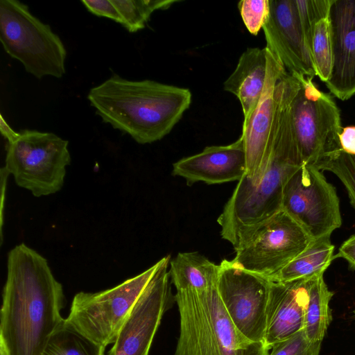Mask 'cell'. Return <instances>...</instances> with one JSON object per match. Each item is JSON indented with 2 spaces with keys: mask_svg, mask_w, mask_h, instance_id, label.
Segmentation results:
<instances>
[{
  "mask_svg": "<svg viewBox=\"0 0 355 355\" xmlns=\"http://www.w3.org/2000/svg\"><path fill=\"white\" fill-rule=\"evenodd\" d=\"M0 312V344L7 355H42L64 321L62 284L46 259L24 243L8 254Z\"/></svg>",
  "mask_w": 355,
  "mask_h": 355,
  "instance_id": "6da1fadb",
  "label": "cell"
},
{
  "mask_svg": "<svg viewBox=\"0 0 355 355\" xmlns=\"http://www.w3.org/2000/svg\"><path fill=\"white\" fill-rule=\"evenodd\" d=\"M298 81L282 76L275 87V119L270 153L266 166L254 180L244 175L217 219L223 239L236 248L259 224L282 209L284 187L304 164L291 115Z\"/></svg>",
  "mask_w": 355,
  "mask_h": 355,
  "instance_id": "7a4b0ae2",
  "label": "cell"
},
{
  "mask_svg": "<svg viewBox=\"0 0 355 355\" xmlns=\"http://www.w3.org/2000/svg\"><path fill=\"white\" fill-rule=\"evenodd\" d=\"M189 89L114 74L92 88L87 99L102 121L141 144L168 135L191 103Z\"/></svg>",
  "mask_w": 355,
  "mask_h": 355,
  "instance_id": "3957f363",
  "label": "cell"
},
{
  "mask_svg": "<svg viewBox=\"0 0 355 355\" xmlns=\"http://www.w3.org/2000/svg\"><path fill=\"white\" fill-rule=\"evenodd\" d=\"M180 336L174 355H268L263 343L245 337L234 326L217 285L177 291Z\"/></svg>",
  "mask_w": 355,
  "mask_h": 355,
  "instance_id": "277c9868",
  "label": "cell"
},
{
  "mask_svg": "<svg viewBox=\"0 0 355 355\" xmlns=\"http://www.w3.org/2000/svg\"><path fill=\"white\" fill-rule=\"evenodd\" d=\"M0 40L4 51L37 78H61L67 51L59 36L17 0L0 1Z\"/></svg>",
  "mask_w": 355,
  "mask_h": 355,
  "instance_id": "5b68a950",
  "label": "cell"
},
{
  "mask_svg": "<svg viewBox=\"0 0 355 355\" xmlns=\"http://www.w3.org/2000/svg\"><path fill=\"white\" fill-rule=\"evenodd\" d=\"M6 139V164L1 170L12 175L19 187L35 197L61 189L71 162L68 141L52 132L34 130L13 131Z\"/></svg>",
  "mask_w": 355,
  "mask_h": 355,
  "instance_id": "8992f818",
  "label": "cell"
},
{
  "mask_svg": "<svg viewBox=\"0 0 355 355\" xmlns=\"http://www.w3.org/2000/svg\"><path fill=\"white\" fill-rule=\"evenodd\" d=\"M159 266V261L137 276L99 292H79L65 320L94 343L113 344L136 302Z\"/></svg>",
  "mask_w": 355,
  "mask_h": 355,
  "instance_id": "52a82bcc",
  "label": "cell"
},
{
  "mask_svg": "<svg viewBox=\"0 0 355 355\" xmlns=\"http://www.w3.org/2000/svg\"><path fill=\"white\" fill-rule=\"evenodd\" d=\"M295 77L300 83L291 105L292 124L303 164L315 166L325 155L341 148L340 112L333 97L318 89L311 78Z\"/></svg>",
  "mask_w": 355,
  "mask_h": 355,
  "instance_id": "ba28073f",
  "label": "cell"
},
{
  "mask_svg": "<svg viewBox=\"0 0 355 355\" xmlns=\"http://www.w3.org/2000/svg\"><path fill=\"white\" fill-rule=\"evenodd\" d=\"M313 239L282 209L259 224L235 248L232 261L271 280Z\"/></svg>",
  "mask_w": 355,
  "mask_h": 355,
  "instance_id": "9c48e42d",
  "label": "cell"
},
{
  "mask_svg": "<svg viewBox=\"0 0 355 355\" xmlns=\"http://www.w3.org/2000/svg\"><path fill=\"white\" fill-rule=\"evenodd\" d=\"M282 209L313 239L331 236L342 224L336 189L315 166L303 164L290 178L283 191Z\"/></svg>",
  "mask_w": 355,
  "mask_h": 355,
  "instance_id": "30bf717a",
  "label": "cell"
},
{
  "mask_svg": "<svg viewBox=\"0 0 355 355\" xmlns=\"http://www.w3.org/2000/svg\"><path fill=\"white\" fill-rule=\"evenodd\" d=\"M219 267L217 288L233 324L248 339L264 343L271 281L232 260H223Z\"/></svg>",
  "mask_w": 355,
  "mask_h": 355,
  "instance_id": "8fae6325",
  "label": "cell"
},
{
  "mask_svg": "<svg viewBox=\"0 0 355 355\" xmlns=\"http://www.w3.org/2000/svg\"><path fill=\"white\" fill-rule=\"evenodd\" d=\"M170 255L159 266L122 325L106 355H149L155 336L172 295L169 274Z\"/></svg>",
  "mask_w": 355,
  "mask_h": 355,
  "instance_id": "7c38bea8",
  "label": "cell"
},
{
  "mask_svg": "<svg viewBox=\"0 0 355 355\" xmlns=\"http://www.w3.org/2000/svg\"><path fill=\"white\" fill-rule=\"evenodd\" d=\"M270 12L263 26L266 47L280 60L286 71L313 79V34L306 28L297 0H269Z\"/></svg>",
  "mask_w": 355,
  "mask_h": 355,
  "instance_id": "4fadbf2b",
  "label": "cell"
},
{
  "mask_svg": "<svg viewBox=\"0 0 355 355\" xmlns=\"http://www.w3.org/2000/svg\"><path fill=\"white\" fill-rule=\"evenodd\" d=\"M266 49L267 72L263 90L254 110L243 121L241 134L246 157L245 175L250 180L257 177L268 162L275 119V87L286 71L277 56Z\"/></svg>",
  "mask_w": 355,
  "mask_h": 355,
  "instance_id": "5bb4252c",
  "label": "cell"
},
{
  "mask_svg": "<svg viewBox=\"0 0 355 355\" xmlns=\"http://www.w3.org/2000/svg\"><path fill=\"white\" fill-rule=\"evenodd\" d=\"M332 69L324 83L341 101L355 94V0H331L329 11Z\"/></svg>",
  "mask_w": 355,
  "mask_h": 355,
  "instance_id": "9a60e30c",
  "label": "cell"
},
{
  "mask_svg": "<svg viewBox=\"0 0 355 355\" xmlns=\"http://www.w3.org/2000/svg\"><path fill=\"white\" fill-rule=\"evenodd\" d=\"M172 173L190 186L239 181L246 173V157L243 137L225 146H207L199 153L183 157L173 164Z\"/></svg>",
  "mask_w": 355,
  "mask_h": 355,
  "instance_id": "2e32d148",
  "label": "cell"
},
{
  "mask_svg": "<svg viewBox=\"0 0 355 355\" xmlns=\"http://www.w3.org/2000/svg\"><path fill=\"white\" fill-rule=\"evenodd\" d=\"M312 277L271 281L264 337V344L270 350L275 343L304 329Z\"/></svg>",
  "mask_w": 355,
  "mask_h": 355,
  "instance_id": "e0dca14e",
  "label": "cell"
},
{
  "mask_svg": "<svg viewBox=\"0 0 355 355\" xmlns=\"http://www.w3.org/2000/svg\"><path fill=\"white\" fill-rule=\"evenodd\" d=\"M267 72V49L248 48L240 56L232 73L224 82V90L237 97L244 121L254 110L263 90Z\"/></svg>",
  "mask_w": 355,
  "mask_h": 355,
  "instance_id": "ac0fdd59",
  "label": "cell"
},
{
  "mask_svg": "<svg viewBox=\"0 0 355 355\" xmlns=\"http://www.w3.org/2000/svg\"><path fill=\"white\" fill-rule=\"evenodd\" d=\"M219 270V265L197 252H179L169 263L171 281L176 291H201L216 286Z\"/></svg>",
  "mask_w": 355,
  "mask_h": 355,
  "instance_id": "d6986e66",
  "label": "cell"
},
{
  "mask_svg": "<svg viewBox=\"0 0 355 355\" xmlns=\"http://www.w3.org/2000/svg\"><path fill=\"white\" fill-rule=\"evenodd\" d=\"M330 236L313 239L308 247L283 268L270 281L289 282L324 274L334 259Z\"/></svg>",
  "mask_w": 355,
  "mask_h": 355,
  "instance_id": "ffe728a7",
  "label": "cell"
},
{
  "mask_svg": "<svg viewBox=\"0 0 355 355\" xmlns=\"http://www.w3.org/2000/svg\"><path fill=\"white\" fill-rule=\"evenodd\" d=\"M333 295L334 292L329 290L324 281L323 274L312 277L304 327L307 338L312 343L322 342L332 320L329 304Z\"/></svg>",
  "mask_w": 355,
  "mask_h": 355,
  "instance_id": "44dd1931",
  "label": "cell"
},
{
  "mask_svg": "<svg viewBox=\"0 0 355 355\" xmlns=\"http://www.w3.org/2000/svg\"><path fill=\"white\" fill-rule=\"evenodd\" d=\"M105 347L80 334L65 318L49 338L42 355H105Z\"/></svg>",
  "mask_w": 355,
  "mask_h": 355,
  "instance_id": "7402d4cb",
  "label": "cell"
},
{
  "mask_svg": "<svg viewBox=\"0 0 355 355\" xmlns=\"http://www.w3.org/2000/svg\"><path fill=\"white\" fill-rule=\"evenodd\" d=\"M121 17V24L129 32L145 28L151 15L157 10H166L178 0H112Z\"/></svg>",
  "mask_w": 355,
  "mask_h": 355,
  "instance_id": "603a6c76",
  "label": "cell"
},
{
  "mask_svg": "<svg viewBox=\"0 0 355 355\" xmlns=\"http://www.w3.org/2000/svg\"><path fill=\"white\" fill-rule=\"evenodd\" d=\"M320 171L334 173L342 182L355 209V155L341 148L322 157L315 166Z\"/></svg>",
  "mask_w": 355,
  "mask_h": 355,
  "instance_id": "cb8c5ba5",
  "label": "cell"
},
{
  "mask_svg": "<svg viewBox=\"0 0 355 355\" xmlns=\"http://www.w3.org/2000/svg\"><path fill=\"white\" fill-rule=\"evenodd\" d=\"M312 57L316 76L326 83L330 78L332 69V46L328 16L320 19L314 27Z\"/></svg>",
  "mask_w": 355,
  "mask_h": 355,
  "instance_id": "d4e9b609",
  "label": "cell"
},
{
  "mask_svg": "<svg viewBox=\"0 0 355 355\" xmlns=\"http://www.w3.org/2000/svg\"><path fill=\"white\" fill-rule=\"evenodd\" d=\"M321 345L309 341L303 329L273 345L268 355H319Z\"/></svg>",
  "mask_w": 355,
  "mask_h": 355,
  "instance_id": "484cf974",
  "label": "cell"
},
{
  "mask_svg": "<svg viewBox=\"0 0 355 355\" xmlns=\"http://www.w3.org/2000/svg\"><path fill=\"white\" fill-rule=\"evenodd\" d=\"M238 8L248 31L257 35L268 17L269 0H243L239 2Z\"/></svg>",
  "mask_w": 355,
  "mask_h": 355,
  "instance_id": "4316f807",
  "label": "cell"
},
{
  "mask_svg": "<svg viewBox=\"0 0 355 355\" xmlns=\"http://www.w3.org/2000/svg\"><path fill=\"white\" fill-rule=\"evenodd\" d=\"M81 3L92 14L121 24L120 15L112 0H82Z\"/></svg>",
  "mask_w": 355,
  "mask_h": 355,
  "instance_id": "83f0119b",
  "label": "cell"
},
{
  "mask_svg": "<svg viewBox=\"0 0 355 355\" xmlns=\"http://www.w3.org/2000/svg\"><path fill=\"white\" fill-rule=\"evenodd\" d=\"M345 259L352 270H355V234L351 236L340 245L338 252L334 255V259Z\"/></svg>",
  "mask_w": 355,
  "mask_h": 355,
  "instance_id": "f1b7e54d",
  "label": "cell"
},
{
  "mask_svg": "<svg viewBox=\"0 0 355 355\" xmlns=\"http://www.w3.org/2000/svg\"><path fill=\"white\" fill-rule=\"evenodd\" d=\"M339 139L343 150L355 155V126L343 128Z\"/></svg>",
  "mask_w": 355,
  "mask_h": 355,
  "instance_id": "f546056e",
  "label": "cell"
},
{
  "mask_svg": "<svg viewBox=\"0 0 355 355\" xmlns=\"http://www.w3.org/2000/svg\"><path fill=\"white\" fill-rule=\"evenodd\" d=\"M0 355H7L6 351L1 344H0Z\"/></svg>",
  "mask_w": 355,
  "mask_h": 355,
  "instance_id": "4dcf8cb0",
  "label": "cell"
},
{
  "mask_svg": "<svg viewBox=\"0 0 355 355\" xmlns=\"http://www.w3.org/2000/svg\"><path fill=\"white\" fill-rule=\"evenodd\" d=\"M353 313H354V315H355V309L353 311Z\"/></svg>",
  "mask_w": 355,
  "mask_h": 355,
  "instance_id": "1f68e13d",
  "label": "cell"
}]
</instances>
